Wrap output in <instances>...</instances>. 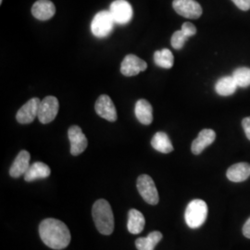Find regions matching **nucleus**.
<instances>
[{"mask_svg": "<svg viewBox=\"0 0 250 250\" xmlns=\"http://www.w3.org/2000/svg\"><path fill=\"white\" fill-rule=\"evenodd\" d=\"M136 187L139 194L146 203L150 205H157L159 203V193L153 179L149 175H140L137 179Z\"/></svg>", "mask_w": 250, "mask_h": 250, "instance_id": "obj_5", "label": "nucleus"}, {"mask_svg": "<svg viewBox=\"0 0 250 250\" xmlns=\"http://www.w3.org/2000/svg\"><path fill=\"white\" fill-rule=\"evenodd\" d=\"M147 68L146 62L137 56L129 54L125 57L121 65V72L126 77H132L145 72Z\"/></svg>", "mask_w": 250, "mask_h": 250, "instance_id": "obj_9", "label": "nucleus"}, {"mask_svg": "<svg viewBox=\"0 0 250 250\" xmlns=\"http://www.w3.org/2000/svg\"><path fill=\"white\" fill-rule=\"evenodd\" d=\"M95 110L99 117L107 120L108 122H115L117 120L116 107L111 99L107 95H101L96 104Z\"/></svg>", "mask_w": 250, "mask_h": 250, "instance_id": "obj_12", "label": "nucleus"}, {"mask_svg": "<svg viewBox=\"0 0 250 250\" xmlns=\"http://www.w3.org/2000/svg\"><path fill=\"white\" fill-rule=\"evenodd\" d=\"M109 10L99 11L95 15L91 22L92 34L99 38H105L111 34L115 25Z\"/></svg>", "mask_w": 250, "mask_h": 250, "instance_id": "obj_4", "label": "nucleus"}, {"mask_svg": "<svg viewBox=\"0 0 250 250\" xmlns=\"http://www.w3.org/2000/svg\"><path fill=\"white\" fill-rule=\"evenodd\" d=\"M215 138H216V134L213 130L203 129L192 143L191 149L193 154L199 155L208 146H210L214 142Z\"/></svg>", "mask_w": 250, "mask_h": 250, "instance_id": "obj_15", "label": "nucleus"}, {"mask_svg": "<svg viewBox=\"0 0 250 250\" xmlns=\"http://www.w3.org/2000/svg\"><path fill=\"white\" fill-rule=\"evenodd\" d=\"M155 64L163 69H170L173 66L174 58L171 51L164 48L162 50H158L154 53Z\"/></svg>", "mask_w": 250, "mask_h": 250, "instance_id": "obj_23", "label": "nucleus"}, {"mask_svg": "<svg viewBox=\"0 0 250 250\" xmlns=\"http://www.w3.org/2000/svg\"><path fill=\"white\" fill-rule=\"evenodd\" d=\"M136 119L144 125H149L153 122V108L146 99H139L134 107Z\"/></svg>", "mask_w": 250, "mask_h": 250, "instance_id": "obj_16", "label": "nucleus"}, {"mask_svg": "<svg viewBox=\"0 0 250 250\" xmlns=\"http://www.w3.org/2000/svg\"><path fill=\"white\" fill-rule=\"evenodd\" d=\"M227 178L234 183L244 182L250 176V164L246 162L236 163L231 166L227 172Z\"/></svg>", "mask_w": 250, "mask_h": 250, "instance_id": "obj_17", "label": "nucleus"}, {"mask_svg": "<svg viewBox=\"0 0 250 250\" xmlns=\"http://www.w3.org/2000/svg\"><path fill=\"white\" fill-rule=\"evenodd\" d=\"M172 7L179 15L188 19H198L202 15V8L195 0H173Z\"/></svg>", "mask_w": 250, "mask_h": 250, "instance_id": "obj_8", "label": "nucleus"}, {"mask_svg": "<svg viewBox=\"0 0 250 250\" xmlns=\"http://www.w3.org/2000/svg\"><path fill=\"white\" fill-rule=\"evenodd\" d=\"M41 100L37 98L30 99L22 107L19 109L16 119L21 125H29L34 122L38 116V110Z\"/></svg>", "mask_w": 250, "mask_h": 250, "instance_id": "obj_11", "label": "nucleus"}, {"mask_svg": "<svg viewBox=\"0 0 250 250\" xmlns=\"http://www.w3.org/2000/svg\"><path fill=\"white\" fill-rule=\"evenodd\" d=\"M232 77L239 87H249L250 85V69L242 67L232 72Z\"/></svg>", "mask_w": 250, "mask_h": 250, "instance_id": "obj_24", "label": "nucleus"}, {"mask_svg": "<svg viewBox=\"0 0 250 250\" xmlns=\"http://www.w3.org/2000/svg\"><path fill=\"white\" fill-rule=\"evenodd\" d=\"M208 216V206L204 200H192L186 209L185 219L188 226L192 229H197L202 226Z\"/></svg>", "mask_w": 250, "mask_h": 250, "instance_id": "obj_3", "label": "nucleus"}, {"mask_svg": "<svg viewBox=\"0 0 250 250\" xmlns=\"http://www.w3.org/2000/svg\"><path fill=\"white\" fill-rule=\"evenodd\" d=\"M109 12L119 25H126L133 18V8L126 0H115L109 7Z\"/></svg>", "mask_w": 250, "mask_h": 250, "instance_id": "obj_6", "label": "nucleus"}, {"mask_svg": "<svg viewBox=\"0 0 250 250\" xmlns=\"http://www.w3.org/2000/svg\"><path fill=\"white\" fill-rule=\"evenodd\" d=\"M238 9L247 11L250 9V0H232Z\"/></svg>", "mask_w": 250, "mask_h": 250, "instance_id": "obj_27", "label": "nucleus"}, {"mask_svg": "<svg viewBox=\"0 0 250 250\" xmlns=\"http://www.w3.org/2000/svg\"><path fill=\"white\" fill-rule=\"evenodd\" d=\"M59 108L60 103L58 99L55 97L49 96L41 100L37 116L39 122L44 125L51 123L58 115Z\"/></svg>", "mask_w": 250, "mask_h": 250, "instance_id": "obj_7", "label": "nucleus"}, {"mask_svg": "<svg viewBox=\"0 0 250 250\" xmlns=\"http://www.w3.org/2000/svg\"><path fill=\"white\" fill-rule=\"evenodd\" d=\"M30 159L31 156L29 152L26 150L20 152L9 169L10 176L13 178H19L21 175H24L30 167Z\"/></svg>", "mask_w": 250, "mask_h": 250, "instance_id": "obj_13", "label": "nucleus"}, {"mask_svg": "<svg viewBox=\"0 0 250 250\" xmlns=\"http://www.w3.org/2000/svg\"><path fill=\"white\" fill-rule=\"evenodd\" d=\"M162 239V233L158 231L152 232L146 237L137 238L135 247L138 250H154L155 247Z\"/></svg>", "mask_w": 250, "mask_h": 250, "instance_id": "obj_22", "label": "nucleus"}, {"mask_svg": "<svg viewBox=\"0 0 250 250\" xmlns=\"http://www.w3.org/2000/svg\"><path fill=\"white\" fill-rule=\"evenodd\" d=\"M2 1H3V0H0V3H2Z\"/></svg>", "mask_w": 250, "mask_h": 250, "instance_id": "obj_30", "label": "nucleus"}, {"mask_svg": "<svg viewBox=\"0 0 250 250\" xmlns=\"http://www.w3.org/2000/svg\"><path fill=\"white\" fill-rule=\"evenodd\" d=\"M237 87L238 85L232 76H225L216 83L215 90L218 95L227 97L232 95L236 91Z\"/></svg>", "mask_w": 250, "mask_h": 250, "instance_id": "obj_21", "label": "nucleus"}, {"mask_svg": "<svg viewBox=\"0 0 250 250\" xmlns=\"http://www.w3.org/2000/svg\"><path fill=\"white\" fill-rule=\"evenodd\" d=\"M188 39V37L185 36V34L182 32V30H180V31H176L173 33V35L171 36L170 44L173 48L181 49V48H183V46L185 45Z\"/></svg>", "mask_w": 250, "mask_h": 250, "instance_id": "obj_25", "label": "nucleus"}, {"mask_svg": "<svg viewBox=\"0 0 250 250\" xmlns=\"http://www.w3.org/2000/svg\"><path fill=\"white\" fill-rule=\"evenodd\" d=\"M151 146L155 150L163 154H168L173 150V146L168 134L163 132H158L155 134L152 138Z\"/></svg>", "mask_w": 250, "mask_h": 250, "instance_id": "obj_20", "label": "nucleus"}, {"mask_svg": "<svg viewBox=\"0 0 250 250\" xmlns=\"http://www.w3.org/2000/svg\"><path fill=\"white\" fill-rule=\"evenodd\" d=\"M242 125H243V128L245 130V133H246L248 139L250 140V117L245 118L242 122Z\"/></svg>", "mask_w": 250, "mask_h": 250, "instance_id": "obj_28", "label": "nucleus"}, {"mask_svg": "<svg viewBox=\"0 0 250 250\" xmlns=\"http://www.w3.org/2000/svg\"><path fill=\"white\" fill-rule=\"evenodd\" d=\"M56 13V8L50 0H38L32 8V14L39 21H47Z\"/></svg>", "mask_w": 250, "mask_h": 250, "instance_id": "obj_14", "label": "nucleus"}, {"mask_svg": "<svg viewBox=\"0 0 250 250\" xmlns=\"http://www.w3.org/2000/svg\"><path fill=\"white\" fill-rule=\"evenodd\" d=\"M51 173L50 168L43 162L37 161L30 165L29 169L24 174V180L26 182H33L38 179L47 178Z\"/></svg>", "mask_w": 250, "mask_h": 250, "instance_id": "obj_18", "label": "nucleus"}, {"mask_svg": "<svg viewBox=\"0 0 250 250\" xmlns=\"http://www.w3.org/2000/svg\"><path fill=\"white\" fill-rule=\"evenodd\" d=\"M145 225L146 220L144 215L137 209H131L128 214V231L133 234H138L143 231Z\"/></svg>", "mask_w": 250, "mask_h": 250, "instance_id": "obj_19", "label": "nucleus"}, {"mask_svg": "<svg viewBox=\"0 0 250 250\" xmlns=\"http://www.w3.org/2000/svg\"><path fill=\"white\" fill-rule=\"evenodd\" d=\"M181 30L185 34V36L188 37V38L191 37V36H195L197 34V28L191 22H185L182 25Z\"/></svg>", "mask_w": 250, "mask_h": 250, "instance_id": "obj_26", "label": "nucleus"}, {"mask_svg": "<svg viewBox=\"0 0 250 250\" xmlns=\"http://www.w3.org/2000/svg\"><path fill=\"white\" fill-rule=\"evenodd\" d=\"M92 215L97 229L105 235L111 234L114 230V216L109 203L105 199H99L92 208Z\"/></svg>", "mask_w": 250, "mask_h": 250, "instance_id": "obj_2", "label": "nucleus"}, {"mask_svg": "<svg viewBox=\"0 0 250 250\" xmlns=\"http://www.w3.org/2000/svg\"><path fill=\"white\" fill-rule=\"evenodd\" d=\"M243 233L247 238H250V218L246 222V224H244Z\"/></svg>", "mask_w": 250, "mask_h": 250, "instance_id": "obj_29", "label": "nucleus"}, {"mask_svg": "<svg viewBox=\"0 0 250 250\" xmlns=\"http://www.w3.org/2000/svg\"><path fill=\"white\" fill-rule=\"evenodd\" d=\"M39 234L45 245L55 250L67 248L72 236L67 225L57 219H45L39 225Z\"/></svg>", "mask_w": 250, "mask_h": 250, "instance_id": "obj_1", "label": "nucleus"}, {"mask_svg": "<svg viewBox=\"0 0 250 250\" xmlns=\"http://www.w3.org/2000/svg\"><path fill=\"white\" fill-rule=\"evenodd\" d=\"M68 137L71 142V154L73 156H79L87 147V139L83 134L81 127L73 125L68 130Z\"/></svg>", "mask_w": 250, "mask_h": 250, "instance_id": "obj_10", "label": "nucleus"}]
</instances>
